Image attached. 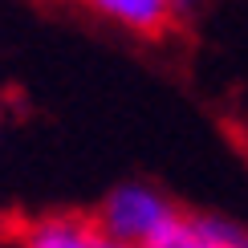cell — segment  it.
Returning <instances> with one entry per match:
<instances>
[{
	"label": "cell",
	"mask_w": 248,
	"mask_h": 248,
	"mask_svg": "<svg viewBox=\"0 0 248 248\" xmlns=\"http://www.w3.org/2000/svg\"><path fill=\"white\" fill-rule=\"evenodd\" d=\"M90 216H94L98 232L106 236V240L130 244V240H147L163 220L175 216V208L159 191L139 187V183H126V187H114L106 200H102V208L90 212Z\"/></svg>",
	"instance_id": "1"
},
{
	"label": "cell",
	"mask_w": 248,
	"mask_h": 248,
	"mask_svg": "<svg viewBox=\"0 0 248 248\" xmlns=\"http://www.w3.org/2000/svg\"><path fill=\"white\" fill-rule=\"evenodd\" d=\"M0 240L20 248H98L106 236L98 232L90 212H53V216H0Z\"/></svg>",
	"instance_id": "2"
},
{
	"label": "cell",
	"mask_w": 248,
	"mask_h": 248,
	"mask_svg": "<svg viewBox=\"0 0 248 248\" xmlns=\"http://www.w3.org/2000/svg\"><path fill=\"white\" fill-rule=\"evenodd\" d=\"M98 13L122 20L126 29H134L139 37H167L175 25H179V16H175L171 4H159V0H102Z\"/></svg>",
	"instance_id": "3"
},
{
	"label": "cell",
	"mask_w": 248,
	"mask_h": 248,
	"mask_svg": "<svg viewBox=\"0 0 248 248\" xmlns=\"http://www.w3.org/2000/svg\"><path fill=\"white\" fill-rule=\"evenodd\" d=\"M142 248H208V240H203V236L195 232L191 216L175 212L171 220H163L159 228H155L147 240H142Z\"/></svg>",
	"instance_id": "4"
},
{
	"label": "cell",
	"mask_w": 248,
	"mask_h": 248,
	"mask_svg": "<svg viewBox=\"0 0 248 248\" xmlns=\"http://www.w3.org/2000/svg\"><path fill=\"white\" fill-rule=\"evenodd\" d=\"M98 248H134V244H114V240H102Z\"/></svg>",
	"instance_id": "5"
}]
</instances>
